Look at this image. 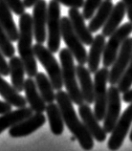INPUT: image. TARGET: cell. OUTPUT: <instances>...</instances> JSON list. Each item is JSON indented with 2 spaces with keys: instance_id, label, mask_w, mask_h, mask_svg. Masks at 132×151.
I'll use <instances>...</instances> for the list:
<instances>
[{
  "instance_id": "6da1fadb",
  "label": "cell",
  "mask_w": 132,
  "mask_h": 151,
  "mask_svg": "<svg viewBox=\"0 0 132 151\" xmlns=\"http://www.w3.org/2000/svg\"><path fill=\"white\" fill-rule=\"evenodd\" d=\"M56 101L61 108L64 124L78 140L81 147L84 150L93 149L94 138L92 137L84 124L78 118L73 106V101L68 93L62 90H58L56 93Z\"/></svg>"
},
{
  "instance_id": "7a4b0ae2",
  "label": "cell",
  "mask_w": 132,
  "mask_h": 151,
  "mask_svg": "<svg viewBox=\"0 0 132 151\" xmlns=\"http://www.w3.org/2000/svg\"><path fill=\"white\" fill-rule=\"evenodd\" d=\"M34 30L33 18L28 13L19 15V37L17 39V49L20 58L25 66L26 74L30 78L38 74V63L33 45Z\"/></svg>"
},
{
  "instance_id": "3957f363",
  "label": "cell",
  "mask_w": 132,
  "mask_h": 151,
  "mask_svg": "<svg viewBox=\"0 0 132 151\" xmlns=\"http://www.w3.org/2000/svg\"><path fill=\"white\" fill-rule=\"evenodd\" d=\"M59 59H61L62 81L67 90V93L73 103L77 105H81L84 103V100H83L81 87H79L78 82L74 55H72L68 48H63L59 52Z\"/></svg>"
},
{
  "instance_id": "277c9868",
  "label": "cell",
  "mask_w": 132,
  "mask_h": 151,
  "mask_svg": "<svg viewBox=\"0 0 132 151\" xmlns=\"http://www.w3.org/2000/svg\"><path fill=\"white\" fill-rule=\"evenodd\" d=\"M34 52L38 60L40 62L43 68L46 70L47 75L51 79L55 90H62L63 81L61 67L58 64V60L54 57L53 53L46 48L42 43H38L34 45Z\"/></svg>"
},
{
  "instance_id": "5b68a950",
  "label": "cell",
  "mask_w": 132,
  "mask_h": 151,
  "mask_svg": "<svg viewBox=\"0 0 132 151\" xmlns=\"http://www.w3.org/2000/svg\"><path fill=\"white\" fill-rule=\"evenodd\" d=\"M61 13V4L56 0H51L48 5L47 14V46L53 54L58 52L61 47V40L62 38Z\"/></svg>"
},
{
  "instance_id": "8992f818",
  "label": "cell",
  "mask_w": 132,
  "mask_h": 151,
  "mask_svg": "<svg viewBox=\"0 0 132 151\" xmlns=\"http://www.w3.org/2000/svg\"><path fill=\"white\" fill-rule=\"evenodd\" d=\"M109 70L103 66L95 73L94 78V114L98 120L103 121L106 112L107 99H108V89L106 85L108 83Z\"/></svg>"
},
{
  "instance_id": "52a82bcc",
  "label": "cell",
  "mask_w": 132,
  "mask_h": 151,
  "mask_svg": "<svg viewBox=\"0 0 132 151\" xmlns=\"http://www.w3.org/2000/svg\"><path fill=\"white\" fill-rule=\"evenodd\" d=\"M61 37L64 40L67 48L70 50L72 55H74L78 64L84 65L87 62V52L84 44L79 39V37L75 33L68 17H61Z\"/></svg>"
},
{
  "instance_id": "ba28073f",
  "label": "cell",
  "mask_w": 132,
  "mask_h": 151,
  "mask_svg": "<svg viewBox=\"0 0 132 151\" xmlns=\"http://www.w3.org/2000/svg\"><path fill=\"white\" fill-rule=\"evenodd\" d=\"M132 33V23L126 22L121 27H119L113 34L110 35L102 54V64L105 67H111L114 63L121 46Z\"/></svg>"
},
{
  "instance_id": "9c48e42d",
  "label": "cell",
  "mask_w": 132,
  "mask_h": 151,
  "mask_svg": "<svg viewBox=\"0 0 132 151\" xmlns=\"http://www.w3.org/2000/svg\"><path fill=\"white\" fill-rule=\"evenodd\" d=\"M132 58V37H128L121 46L119 53L117 55L112 68L109 71L108 83L111 85H116L122 78L126 67L128 66L130 59Z\"/></svg>"
},
{
  "instance_id": "30bf717a",
  "label": "cell",
  "mask_w": 132,
  "mask_h": 151,
  "mask_svg": "<svg viewBox=\"0 0 132 151\" xmlns=\"http://www.w3.org/2000/svg\"><path fill=\"white\" fill-rule=\"evenodd\" d=\"M132 124V102L125 110L122 116L112 130L111 136L107 142V147L110 150H117L122 146L125 139L129 132V128Z\"/></svg>"
},
{
  "instance_id": "8fae6325",
  "label": "cell",
  "mask_w": 132,
  "mask_h": 151,
  "mask_svg": "<svg viewBox=\"0 0 132 151\" xmlns=\"http://www.w3.org/2000/svg\"><path fill=\"white\" fill-rule=\"evenodd\" d=\"M121 92L118 87L111 85L108 88V99L105 116L103 119V128L106 133H111L121 115Z\"/></svg>"
},
{
  "instance_id": "7c38bea8",
  "label": "cell",
  "mask_w": 132,
  "mask_h": 151,
  "mask_svg": "<svg viewBox=\"0 0 132 151\" xmlns=\"http://www.w3.org/2000/svg\"><path fill=\"white\" fill-rule=\"evenodd\" d=\"M48 6L45 0H38L34 5L33 10V30L34 37L38 43L45 42L47 38L46 26H47Z\"/></svg>"
},
{
  "instance_id": "4fadbf2b",
  "label": "cell",
  "mask_w": 132,
  "mask_h": 151,
  "mask_svg": "<svg viewBox=\"0 0 132 151\" xmlns=\"http://www.w3.org/2000/svg\"><path fill=\"white\" fill-rule=\"evenodd\" d=\"M46 119L43 113H35L24 120L18 122L9 129V135L13 138L29 136L45 124Z\"/></svg>"
},
{
  "instance_id": "5bb4252c",
  "label": "cell",
  "mask_w": 132,
  "mask_h": 151,
  "mask_svg": "<svg viewBox=\"0 0 132 151\" xmlns=\"http://www.w3.org/2000/svg\"><path fill=\"white\" fill-rule=\"evenodd\" d=\"M79 114L82 118V122L91 133L92 137L99 142H105L107 133L105 128L100 125V121L95 116L94 111H92L90 104L84 102L79 105Z\"/></svg>"
},
{
  "instance_id": "9a60e30c",
  "label": "cell",
  "mask_w": 132,
  "mask_h": 151,
  "mask_svg": "<svg viewBox=\"0 0 132 151\" xmlns=\"http://www.w3.org/2000/svg\"><path fill=\"white\" fill-rule=\"evenodd\" d=\"M68 17L70 18L75 33L77 34L79 39L84 45L90 46L94 39V37L92 35V32L89 30V28L85 25V19L83 17L82 14L79 13V9L77 8H70L69 12H68Z\"/></svg>"
},
{
  "instance_id": "2e32d148",
  "label": "cell",
  "mask_w": 132,
  "mask_h": 151,
  "mask_svg": "<svg viewBox=\"0 0 132 151\" xmlns=\"http://www.w3.org/2000/svg\"><path fill=\"white\" fill-rule=\"evenodd\" d=\"M24 92L27 103H29L30 107L35 113H43L46 110V102L41 97L40 93L38 89L35 81L30 78L25 79L24 83Z\"/></svg>"
},
{
  "instance_id": "e0dca14e",
  "label": "cell",
  "mask_w": 132,
  "mask_h": 151,
  "mask_svg": "<svg viewBox=\"0 0 132 151\" xmlns=\"http://www.w3.org/2000/svg\"><path fill=\"white\" fill-rule=\"evenodd\" d=\"M105 37L102 35H97L94 37L93 41L90 45V50L87 55L88 69L91 74H95L100 69V62L102 57L105 47Z\"/></svg>"
},
{
  "instance_id": "ac0fdd59",
  "label": "cell",
  "mask_w": 132,
  "mask_h": 151,
  "mask_svg": "<svg viewBox=\"0 0 132 151\" xmlns=\"http://www.w3.org/2000/svg\"><path fill=\"white\" fill-rule=\"evenodd\" d=\"M77 77L81 91L85 103L92 104L94 102V82L91 78V72L84 65L79 64L76 66Z\"/></svg>"
},
{
  "instance_id": "d6986e66",
  "label": "cell",
  "mask_w": 132,
  "mask_h": 151,
  "mask_svg": "<svg viewBox=\"0 0 132 151\" xmlns=\"http://www.w3.org/2000/svg\"><path fill=\"white\" fill-rule=\"evenodd\" d=\"M0 25L5 30L12 41H17L19 30L14 23L12 10L5 0H0Z\"/></svg>"
},
{
  "instance_id": "ffe728a7",
  "label": "cell",
  "mask_w": 132,
  "mask_h": 151,
  "mask_svg": "<svg viewBox=\"0 0 132 151\" xmlns=\"http://www.w3.org/2000/svg\"><path fill=\"white\" fill-rule=\"evenodd\" d=\"M9 67L12 85L18 92H22L24 91L26 70L20 57H12L9 61Z\"/></svg>"
},
{
  "instance_id": "44dd1931",
  "label": "cell",
  "mask_w": 132,
  "mask_h": 151,
  "mask_svg": "<svg viewBox=\"0 0 132 151\" xmlns=\"http://www.w3.org/2000/svg\"><path fill=\"white\" fill-rule=\"evenodd\" d=\"M0 96L4 99V101L9 102L12 106L21 108L27 105L26 98L22 97L18 91L14 88L13 85L7 82L3 78L1 74H0Z\"/></svg>"
},
{
  "instance_id": "7402d4cb",
  "label": "cell",
  "mask_w": 132,
  "mask_h": 151,
  "mask_svg": "<svg viewBox=\"0 0 132 151\" xmlns=\"http://www.w3.org/2000/svg\"><path fill=\"white\" fill-rule=\"evenodd\" d=\"M126 14V10L123 1H119L113 7L109 17L105 22V24L103 25L102 29V34L106 37H110V35L119 28V25L121 24V22L123 21Z\"/></svg>"
},
{
  "instance_id": "603a6c76",
  "label": "cell",
  "mask_w": 132,
  "mask_h": 151,
  "mask_svg": "<svg viewBox=\"0 0 132 151\" xmlns=\"http://www.w3.org/2000/svg\"><path fill=\"white\" fill-rule=\"evenodd\" d=\"M33 112L34 111L32 110L30 106H25L14 111H10L8 113L2 114L0 116V134L6 129H10L12 126L17 124L18 122L30 117L31 115H33Z\"/></svg>"
},
{
  "instance_id": "cb8c5ba5",
  "label": "cell",
  "mask_w": 132,
  "mask_h": 151,
  "mask_svg": "<svg viewBox=\"0 0 132 151\" xmlns=\"http://www.w3.org/2000/svg\"><path fill=\"white\" fill-rule=\"evenodd\" d=\"M45 112L50 124L51 132L55 136H61L64 130V121L58 104H56L54 102L47 103Z\"/></svg>"
},
{
  "instance_id": "d4e9b609",
  "label": "cell",
  "mask_w": 132,
  "mask_h": 151,
  "mask_svg": "<svg viewBox=\"0 0 132 151\" xmlns=\"http://www.w3.org/2000/svg\"><path fill=\"white\" fill-rule=\"evenodd\" d=\"M113 3L111 2V0H105L101 4V6L99 7V9L96 12L94 17L90 19V22L88 24V28L92 33H96L100 29H102L103 25L105 24V22L108 18L109 14L111 13L112 9H113Z\"/></svg>"
},
{
  "instance_id": "484cf974",
  "label": "cell",
  "mask_w": 132,
  "mask_h": 151,
  "mask_svg": "<svg viewBox=\"0 0 132 151\" xmlns=\"http://www.w3.org/2000/svg\"><path fill=\"white\" fill-rule=\"evenodd\" d=\"M35 83L43 100L46 103H51L56 101V93L51 79L42 72L35 75Z\"/></svg>"
},
{
  "instance_id": "4316f807",
  "label": "cell",
  "mask_w": 132,
  "mask_h": 151,
  "mask_svg": "<svg viewBox=\"0 0 132 151\" xmlns=\"http://www.w3.org/2000/svg\"><path fill=\"white\" fill-rule=\"evenodd\" d=\"M12 42L13 41L8 37L5 30L0 25V50L2 51L4 55L8 58H11L12 57H14L15 53L14 46L13 45Z\"/></svg>"
},
{
  "instance_id": "83f0119b",
  "label": "cell",
  "mask_w": 132,
  "mask_h": 151,
  "mask_svg": "<svg viewBox=\"0 0 132 151\" xmlns=\"http://www.w3.org/2000/svg\"><path fill=\"white\" fill-rule=\"evenodd\" d=\"M131 86H132V58L130 59L128 66L126 67L122 78H120L119 82L117 83V87L121 93H125L126 91L129 90L131 88Z\"/></svg>"
},
{
  "instance_id": "f1b7e54d",
  "label": "cell",
  "mask_w": 132,
  "mask_h": 151,
  "mask_svg": "<svg viewBox=\"0 0 132 151\" xmlns=\"http://www.w3.org/2000/svg\"><path fill=\"white\" fill-rule=\"evenodd\" d=\"M103 0H85L84 4L82 7V15L86 20H90V19L94 17L96 12L101 6Z\"/></svg>"
},
{
  "instance_id": "f546056e",
  "label": "cell",
  "mask_w": 132,
  "mask_h": 151,
  "mask_svg": "<svg viewBox=\"0 0 132 151\" xmlns=\"http://www.w3.org/2000/svg\"><path fill=\"white\" fill-rule=\"evenodd\" d=\"M5 1L14 14L21 15L22 14L25 13L26 7L24 5L22 0H5Z\"/></svg>"
},
{
  "instance_id": "4dcf8cb0",
  "label": "cell",
  "mask_w": 132,
  "mask_h": 151,
  "mask_svg": "<svg viewBox=\"0 0 132 151\" xmlns=\"http://www.w3.org/2000/svg\"><path fill=\"white\" fill-rule=\"evenodd\" d=\"M56 1L67 8H77V9L82 8L84 4V0H56Z\"/></svg>"
},
{
  "instance_id": "1f68e13d",
  "label": "cell",
  "mask_w": 132,
  "mask_h": 151,
  "mask_svg": "<svg viewBox=\"0 0 132 151\" xmlns=\"http://www.w3.org/2000/svg\"><path fill=\"white\" fill-rule=\"evenodd\" d=\"M5 58L6 57L2 53V51L0 50V74H1L3 77H7V76L10 75L9 63H7Z\"/></svg>"
},
{
  "instance_id": "d6a6232c",
  "label": "cell",
  "mask_w": 132,
  "mask_h": 151,
  "mask_svg": "<svg viewBox=\"0 0 132 151\" xmlns=\"http://www.w3.org/2000/svg\"><path fill=\"white\" fill-rule=\"evenodd\" d=\"M122 1L126 7L128 20L132 23V0H122Z\"/></svg>"
},
{
  "instance_id": "836d02e7",
  "label": "cell",
  "mask_w": 132,
  "mask_h": 151,
  "mask_svg": "<svg viewBox=\"0 0 132 151\" xmlns=\"http://www.w3.org/2000/svg\"><path fill=\"white\" fill-rule=\"evenodd\" d=\"M12 111V105L9 102H7L6 101H0V115L5 114Z\"/></svg>"
},
{
  "instance_id": "e575fe53",
  "label": "cell",
  "mask_w": 132,
  "mask_h": 151,
  "mask_svg": "<svg viewBox=\"0 0 132 151\" xmlns=\"http://www.w3.org/2000/svg\"><path fill=\"white\" fill-rule=\"evenodd\" d=\"M123 101L126 103L132 102V89L126 91L125 93H123Z\"/></svg>"
},
{
  "instance_id": "d590c367",
  "label": "cell",
  "mask_w": 132,
  "mask_h": 151,
  "mask_svg": "<svg viewBox=\"0 0 132 151\" xmlns=\"http://www.w3.org/2000/svg\"><path fill=\"white\" fill-rule=\"evenodd\" d=\"M37 1L38 0H23V3L26 8H31V7H34V5Z\"/></svg>"
},
{
  "instance_id": "8d00e7d4",
  "label": "cell",
  "mask_w": 132,
  "mask_h": 151,
  "mask_svg": "<svg viewBox=\"0 0 132 151\" xmlns=\"http://www.w3.org/2000/svg\"><path fill=\"white\" fill-rule=\"evenodd\" d=\"M129 140H130V142H132V129H131L130 133H129Z\"/></svg>"
}]
</instances>
